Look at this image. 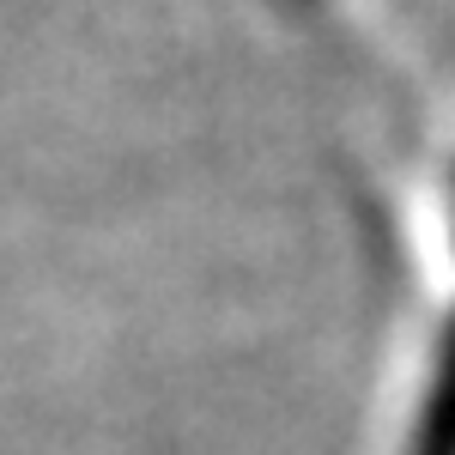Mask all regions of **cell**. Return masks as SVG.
Here are the masks:
<instances>
[{
    "label": "cell",
    "mask_w": 455,
    "mask_h": 455,
    "mask_svg": "<svg viewBox=\"0 0 455 455\" xmlns=\"http://www.w3.org/2000/svg\"><path fill=\"white\" fill-rule=\"evenodd\" d=\"M407 455H455V298L443 328H437V352H431V371H425L419 419L407 431Z\"/></svg>",
    "instance_id": "cell-1"
}]
</instances>
